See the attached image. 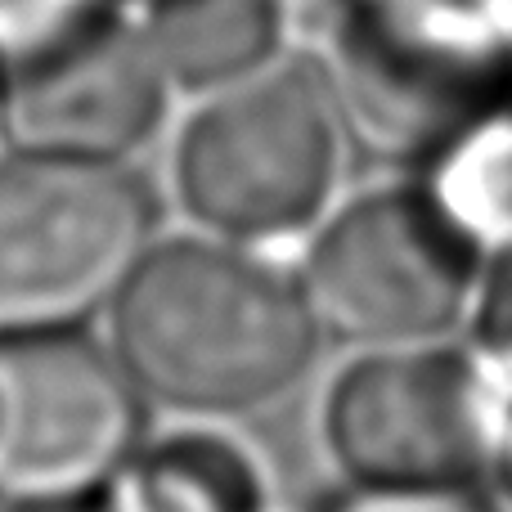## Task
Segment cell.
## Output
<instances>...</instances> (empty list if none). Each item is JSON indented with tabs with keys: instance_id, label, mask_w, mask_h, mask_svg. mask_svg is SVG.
Instances as JSON below:
<instances>
[{
	"instance_id": "6da1fadb",
	"label": "cell",
	"mask_w": 512,
	"mask_h": 512,
	"mask_svg": "<svg viewBox=\"0 0 512 512\" xmlns=\"http://www.w3.org/2000/svg\"><path fill=\"white\" fill-rule=\"evenodd\" d=\"M319 333L297 270L216 234L153 239L108 306V346L158 409L248 418L310 373Z\"/></svg>"
},
{
	"instance_id": "7a4b0ae2",
	"label": "cell",
	"mask_w": 512,
	"mask_h": 512,
	"mask_svg": "<svg viewBox=\"0 0 512 512\" xmlns=\"http://www.w3.org/2000/svg\"><path fill=\"white\" fill-rule=\"evenodd\" d=\"M342 108L315 59H274L203 95L171 149V189L203 234L248 248L310 234L346 167Z\"/></svg>"
},
{
	"instance_id": "3957f363",
	"label": "cell",
	"mask_w": 512,
	"mask_h": 512,
	"mask_svg": "<svg viewBox=\"0 0 512 512\" xmlns=\"http://www.w3.org/2000/svg\"><path fill=\"white\" fill-rule=\"evenodd\" d=\"M319 68L351 144L418 162L468 117L512 104V0H337Z\"/></svg>"
},
{
	"instance_id": "277c9868",
	"label": "cell",
	"mask_w": 512,
	"mask_h": 512,
	"mask_svg": "<svg viewBox=\"0 0 512 512\" xmlns=\"http://www.w3.org/2000/svg\"><path fill=\"white\" fill-rule=\"evenodd\" d=\"M158 239V194L131 162H0V333L86 328Z\"/></svg>"
},
{
	"instance_id": "5b68a950",
	"label": "cell",
	"mask_w": 512,
	"mask_h": 512,
	"mask_svg": "<svg viewBox=\"0 0 512 512\" xmlns=\"http://www.w3.org/2000/svg\"><path fill=\"white\" fill-rule=\"evenodd\" d=\"M297 283L319 333L355 351L445 342L472 319L481 256L418 185H382L310 230Z\"/></svg>"
},
{
	"instance_id": "8992f818",
	"label": "cell",
	"mask_w": 512,
	"mask_h": 512,
	"mask_svg": "<svg viewBox=\"0 0 512 512\" xmlns=\"http://www.w3.org/2000/svg\"><path fill=\"white\" fill-rule=\"evenodd\" d=\"M149 400L86 328L0 333V504L90 499L144 445Z\"/></svg>"
},
{
	"instance_id": "52a82bcc",
	"label": "cell",
	"mask_w": 512,
	"mask_h": 512,
	"mask_svg": "<svg viewBox=\"0 0 512 512\" xmlns=\"http://www.w3.org/2000/svg\"><path fill=\"white\" fill-rule=\"evenodd\" d=\"M324 445L351 486L432 490L490 477L481 378L468 346H369L324 396Z\"/></svg>"
},
{
	"instance_id": "ba28073f",
	"label": "cell",
	"mask_w": 512,
	"mask_h": 512,
	"mask_svg": "<svg viewBox=\"0 0 512 512\" xmlns=\"http://www.w3.org/2000/svg\"><path fill=\"white\" fill-rule=\"evenodd\" d=\"M167 99L135 14L113 5L54 50L0 72V140L14 153L131 162L158 135Z\"/></svg>"
},
{
	"instance_id": "9c48e42d",
	"label": "cell",
	"mask_w": 512,
	"mask_h": 512,
	"mask_svg": "<svg viewBox=\"0 0 512 512\" xmlns=\"http://www.w3.org/2000/svg\"><path fill=\"white\" fill-rule=\"evenodd\" d=\"M144 32L171 95H216L283 59V0H140Z\"/></svg>"
},
{
	"instance_id": "30bf717a",
	"label": "cell",
	"mask_w": 512,
	"mask_h": 512,
	"mask_svg": "<svg viewBox=\"0 0 512 512\" xmlns=\"http://www.w3.org/2000/svg\"><path fill=\"white\" fill-rule=\"evenodd\" d=\"M99 499L104 512H265L270 486L248 445L189 427L153 441L144 436Z\"/></svg>"
},
{
	"instance_id": "8fae6325",
	"label": "cell",
	"mask_w": 512,
	"mask_h": 512,
	"mask_svg": "<svg viewBox=\"0 0 512 512\" xmlns=\"http://www.w3.org/2000/svg\"><path fill=\"white\" fill-rule=\"evenodd\" d=\"M414 167V185L481 256V270L512 256V104L454 126Z\"/></svg>"
},
{
	"instance_id": "7c38bea8",
	"label": "cell",
	"mask_w": 512,
	"mask_h": 512,
	"mask_svg": "<svg viewBox=\"0 0 512 512\" xmlns=\"http://www.w3.org/2000/svg\"><path fill=\"white\" fill-rule=\"evenodd\" d=\"M113 5L117 0H0V72L54 50Z\"/></svg>"
},
{
	"instance_id": "4fadbf2b",
	"label": "cell",
	"mask_w": 512,
	"mask_h": 512,
	"mask_svg": "<svg viewBox=\"0 0 512 512\" xmlns=\"http://www.w3.org/2000/svg\"><path fill=\"white\" fill-rule=\"evenodd\" d=\"M328 512H504L477 486H432V490H364L351 495Z\"/></svg>"
},
{
	"instance_id": "5bb4252c",
	"label": "cell",
	"mask_w": 512,
	"mask_h": 512,
	"mask_svg": "<svg viewBox=\"0 0 512 512\" xmlns=\"http://www.w3.org/2000/svg\"><path fill=\"white\" fill-rule=\"evenodd\" d=\"M0 512H104V499H45V504H0Z\"/></svg>"
},
{
	"instance_id": "9a60e30c",
	"label": "cell",
	"mask_w": 512,
	"mask_h": 512,
	"mask_svg": "<svg viewBox=\"0 0 512 512\" xmlns=\"http://www.w3.org/2000/svg\"><path fill=\"white\" fill-rule=\"evenodd\" d=\"M495 495H504V504L512 508V481H508V486H504V490H495Z\"/></svg>"
}]
</instances>
